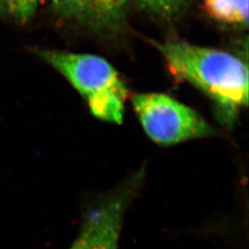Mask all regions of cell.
<instances>
[{
	"label": "cell",
	"mask_w": 249,
	"mask_h": 249,
	"mask_svg": "<svg viewBox=\"0 0 249 249\" xmlns=\"http://www.w3.org/2000/svg\"><path fill=\"white\" fill-rule=\"evenodd\" d=\"M170 72L201 89L218 106L226 120H233L249 104V69L240 58L219 49L186 42H152Z\"/></svg>",
	"instance_id": "obj_1"
},
{
	"label": "cell",
	"mask_w": 249,
	"mask_h": 249,
	"mask_svg": "<svg viewBox=\"0 0 249 249\" xmlns=\"http://www.w3.org/2000/svg\"><path fill=\"white\" fill-rule=\"evenodd\" d=\"M32 51L71 82L101 120L121 124L128 92L116 69L94 54L35 47Z\"/></svg>",
	"instance_id": "obj_2"
},
{
	"label": "cell",
	"mask_w": 249,
	"mask_h": 249,
	"mask_svg": "<svg viewBox=\"0 0 249 249\" xmlns=\"http://www.w3.org/2000/svg\"><path fill=\"white\" fill-rule=\"evenodd\" d=\"M134 110L154 142L170 146L213 135V128L195 110L161 93H142L132 99Z\"/></svg>",
	"instance_id": "obj_3"
},
{
	"label": "cell",
	"mask_w": 249,
	"mask_h": 249,
	"mask_svg": "<svg viewBox=\"0 0 249 249\" xmlns=\"http://www.w3.org/2000/svg\"><path fill=\"white\" fill-rule=\"evenodd\" d=\"M143 179V171H138L100 196L85 215L80 232L69 249H118L124 216Z\"/></svg>",
	"instance_id": "obj_4"
},
{
	"label": "cell",
	"mask_w": 249,
	"mask_h": 249,
	"mask_svg": "<svg viewBox=\"0 0 249 249\" xmlns=\"http://www.w3.org/2000/svg\"><path fill=\"white\" fill-rule=\"evenodd\" d=\"M129 0H77L78 20L95 31L116 34L123 30Z\"/></svg>",
	"instance_id": "obj_5"
},
{
	"label": "cell",
	"mask_w": 249,
	"mask_h": 249,
	"mask_svg": "<svg viewBox=\"0 0 249 249\" xmlns=\"http://www.w3.org/2000/svg\"><path fill=\"white\" fill-rule=\"evenodd\" d=\"M204 9L210 16L223 23L249 25V0H204Z\"/></svg>",
	"instance_id": "obj_6"
},
{
	"label": "cell",
	"mask_w": 249,
	"mask_h": 249,
	"mask_svg": "<svg viewBox=\"0 0 249 249\" xmlns=\"http://www.w3.org/2000/svg\"><path fill=\"white\" fill-rule=\"evenodd\" d=\"M43 0H0V15L25 24L35 14Z\"/></svg>",
	"instance_id": "obj_7"
},
{
	"label": "cell",
	"mask_w": 249,
	"mask_h": 249,
	"mask_svg": "<svg viewBox=\"0 0 249 249\" xmlns=\"http://www.w3.org/2000/svg\"><path fill=\"white\" fill-rule=\"evenodd\" d=\"M141 8L161 18H173L186 8L188 0H133Z\"/></svg>",
	"instance_id": "obj_8"
},
{
	"label": "cell",
	"mask_w": 249,
	"mask_h": 249,
	"mask_svg": "<svg viewBox=\"0 0 249 249\" xmlns=\"http://www.w3.org/2000/svg\"><path fill=\"white\" fill-rule=\"evenodd\" d=\"M53 10L63 18L77 19L79 17L77 0H49Z\"/></svg>",
	"instance_id": "obj_9"
}]
</instances>
